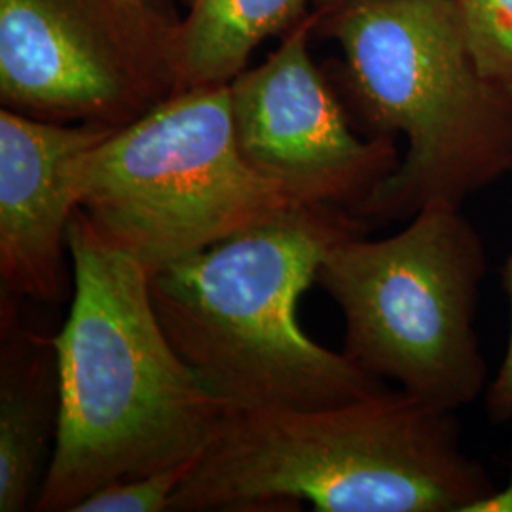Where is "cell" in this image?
Instances as JSON below:
<instances>
[{"mask_svg":"<svg viewBox=\"0 0 512 512\" xmlns=\"http://www.w3.org/2000/svg\"><path fill=\"white\" fill-rule=\"evenodd\" d=\"M71 311L52 334L59 418L33 509L73 512L110 482L200 458L228 406L169 342L150 274L76 209Z\"/></svg>","mask_w":512,"mask_h":512,"instance_id":"1","label":"cell"},{"mask_svg":"<svg viewBox=\"0 0 512 512\" xmlns=\"http://www.w3.org/2000/svg\"><path fill=\"white\" fill-rule=\"evenodd\" d=\"M495 490L456 412L382 389L315 410L228 408L169 511L469 512Z\"/></svg>","mask_w":512,"mask_h":512,"instance_id":"2","label":"cell"},{"mask_svg":"<svg viewBox=\"0 0 512 512\" xmlns=\"http://www.w3.org/2000/svg\"><path fill=\"white\" fill-rule=\"evenodd\" d=\"M365 234L348 209L300 205L150 275L173 348L228 408L315 410L385 389L300 327L298 302L330 249Z\"/></svg>","mask_w":512,"mask_h":512,"instance_id":"3","label":"cell"},{"mask_svg":"<svg viewBox=\"0 0 512 512\" xmlns=\"http://www.w3.org/2000/svg\"><path fill=\"white\" fill-rule=\"evenodd\" d=\"M351 97L406 154L353 215L410 220L512 175V90L480 73L454 0H348L330 12Z\"/></svg>","mask_w":512,"mask_h":512,"instance_id":"4","label":"cell"},{"mask_svg":"<svg viewBox=\"0 0 512 512\" xmlns=\"http://www.w3.org/2000/svg\"><path fill=\"white\" fill-rule=\"evenodd\" d=\"M93 230L148 274L293 207L239 150L230 84L173 93L74 167Z\"/></svg>","mask_w":512,"mask_h":512,"instance_id":"5","label":"cell"},{"mask_svg":"<svg viewBox=\"0 0 512 512\" xmlns=\"http://www.w3.org/2000/svg\"><path fill=\"white\" fill-rule=\"evenodd\" d=\"M486 270L475 224L461 207L433 203L395 236L336 243L317 283L342 311L346 355L421 401L458 412L488 387L475 327Z\"/></svg>","mask_w":512,"mask_h":512,"instance_id":"6","label":"cell"},{"mask_svg":"<svg viewBox=\"0 0 512 512\" xmlns=\"http://www.w3.org/2000/svg\"><path fill=\"white\" fill-rule=\"evenodd\" d=\"M177 21L154 0H0L2 107L128 126L177 90Z\"/></svg>","mask_w":512,"mask_h":512,"instance_id":"7","label":"cell"},{"mask_svg":"<svg viewBox=\"0 0 512 512\" xmlns=\"http://www.w3.org/2000/svg\"><path fill=\"white\" fill-rule=\"evenodd\" d=\"M319 18L311 10L264 63L230 82L232 120L245 160L291 202L353 213L401 160L393 137L353 133L311 59Z\"/></svg>","mask_w":512,"mask_h":512,"instance_id":"8","label":"cell"},{"mask_svg":"<svg viewBox=\"0 0 512 512\" xmlns=\"http://www.w3.org/2000/svg\"><path fill=\"white\" fill-rule=\"evenodd\" d=\"M118 128L0 110V281L4 293L59 302L78 160Z\"/></svg>","mask_w":512,"mask_h":512,"instance_id":"9","label":"cell"},{"mask_svg":"<svg viewBox=\"0 0 512 512\" xmlns=\"http://www.w3.org/2000/svg\"><path fill=\"white\" fill-rule=\"evenodd\" d=\"M0 361V512L27 511L48 469L59 418L52 336L4 315Z\"/></svg>","mask_w":512,"mask_h":512,"instance_id":"10","label":"cell"},{"mask_svg":"<svg viewBox=\"0 0 512 512\" xmlns=\"http://www.w3.org/2000/svg\"><path fill=\"white\" fill-rule=\"evenodd\" d=\"M175 29V93L230 84L256 48L287 33L313 0H184Z\"/></svg>","mask_w":512,"mask_h":512,"instance_id":"11","label":"cell"},{"mask_svg":"<svg viewBox=\"0 0 512 512\" xmlns=\"http://www.w3.org/2000/svg\"><path fill=\"white\" fill-rule=\"evenodd\" d=\"M480 73L512 90V0H454Z\"/></svg>","mask_w":512,"mask_h":512,"instance_id":"12","label":"cell"},{"mask_svg":"<svg viewBox=\"0 0 512 512\" xmlns=\"http://www.w3.org/2000/svg\"><path fill=\"white\" fill-rule=\"evenodd\" d=\"M202 458V456H200ZM171 465L150 475L131 476L110 482L86 497L73 512H164L171 499L192 473L198 459Z\"/></svg>","mask_w":512,"mask_h":512,"instance_id":"13","label":"cell"},{"mask_svg":"<svg viewBox=\"0 0 512 512\" xmlns=\"http://www.w3.org/2000/svg\"><path fill=\"white\" fill-rule=\"evenodd\" d=\"M503 285L511 304V330L505 357L497 370L492 384L486 387V410L494 423H511L512 421V251L503 266Z\"/></svg>","mask_w":512,"mask_h":512,"instance_id":"14","label":"cell"},{"mask_svg":"<svg viewBox=\"0 0 512 512\" xmlns=\"http://www.w3.org/2000/svg\"><path fill=\"white\" fill-rule=\"evenodd\" d=\"M469 512H512V467L507 486L497 488L494 494L478 501Z\"/></svg>","mask_w":512,"mask_h":512,"instance_id":"15","label":"cell"},{"mask_svg":"<svg viewBox=\"0 0 512 512\" xmlns=\"http://www.w3.org/2000/svg\"><path fill=\"white\" fill-rule=\"evenodd\" d=\"M348 0H313V12H317L321 18L329 16L338 6H342Z\"/></svg>","mask_w":512,"mask_h":512,"instance_id":"16","label":"cell"}]
</instances>
